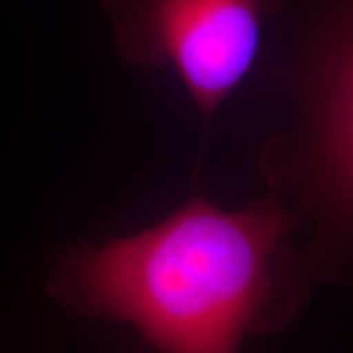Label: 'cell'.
I'll use <instances>...</instances> for the list:
<instances>
[{"instance_id": "cell-1", "label": "cell", "mask_w": 353, "mask_h": 353, "mask_svg": "<svg viewBox=\"0 0 353 353\" xmlns=\"http://www.w3.org/2000/svg\"><path fill=\"white\" fill-rule=\"evenodd\" d=\"M301 228L273 192L241 210L190 196L151 228L65 250L46 290L74 314L131 325L159 353H239L245 335L283 329L307 304Z\"/></svg>"}, {"instance_id": "cell-2", "label": "cell", "mask_w": 353, "mask_h": 353, "mask_svg": "<svg viewBox=\"0 0 353 353\" xmlns=\"http://www.w3.org/2000/svg\"><path fill=\"white\" fill-rule=\"evenodd\" d=\"M334 26L304 69L296 138H278L262 157L273 193L316 228L304 252L314 278L334 276L335 259L345 260L353 216L352 25L342 15Z\"/></svg>"}, {"instance_id": "cell-3", "label": "cell", "mask_w": 353, "mask_h": 353, "mask_svg": "<svg viewBox=\"0 0 353 353\" xmlns=\"http://www.w3.org/2000/svg\"><path fill=\"white\" fill-rule=\"evenodd\" d=\"M288 0H101L126 61L170 69L205 126L252 70Z\"/></svg>"}]
</instances>
